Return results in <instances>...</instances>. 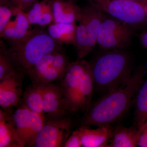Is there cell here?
<instances>
[{
	"label": "cell",
	"instance_id": "cb8c5ba5",
	"mask_svg": "<svg viewBox=\"0 0 147 147\" xmlns=\"http://www.w3.org/2000/svg\"><path fill=\"white\" fill-rule=\"evenodd\" d=\"M15 7L8 0H0V32L12 17Z\"/></svg>",
	"mask_w": 147,
	"mask_h": 147
},
{
	"label": "cell",
	"instance_id": "ffe728a7",
	"mask_svg": "<svg viewBox=\"0 0 147 147\" xmlns=\"http://www.w3.org/2000/svg\"><path fill=\"white\" fill-rule=\"evenodd\" d=\"M43 84L32 82L23 93L20 103L31 111L43 116Z\"/></svg>",
	"mask_w": 147,
	"mask_h": 147
},
{
	"label": "cell",
	"instance_id": "d6986e66",
	"mask_svg": "<svg viewBox=\"0 0 147 147\" xmlns=\"http://www.w3.org/2000/svg\"><path fill=\"white\" fill-rule=\"evenodd\" d=\"M139 135V129L135 125L129 127H116L113 129V137L108 147L138 146Z\"/></svg>",
	"mask_w": 147,
	"mask_h": 147
},
{
	"label": "cell",
	"instance_id": "7402d4cb",
	"mask_svg": "<svg viewBox=\"0 0 147 147\" xmlns=\"http://www.w3.org/2000/svg\"><path fill=\"white\" fill-rule=\"evenodd\" d=\"M76 47L77 60L83 59L90 54L89 50V41L86 26L81 16L76 29Z\"/></svg>",
	"mask_w": 147,
	"mask_h": 147
},
{
	"label": "cell",
	"instance_id": "9a60e30c",
	"mask_svg": "<svg viewBox=\"0 0 147 147\" xmlns=\"http://www.w3.org/2000/svg\"><path fill=\"white\" fill-rule=\"evenodd\" d=\"M53 8L55 23L72 24L81 19L82 8L72 0H53Z\"/></svg>",
	"mask_w": 147,
	"mask_h": 147
},
{
	"label": "cell",
	"instance_id": "4316f807",
	"mask_svg": "<svg viewBox=\"0 0 147 147\" xmlns=\"http://www.w3.org/2000/svg\"><path fill=\"white\" fill-rule=\"evenodd\" d=\"M139 129L140 135L138 146L147 147V121Z\"/></svg>",
	"mask_w": 147,
	"mask_h": 147
},
{
	"label": "cell",
	"instance_id": "484cf974",
	"mask_svg": "<svg viewBox=\"0 0 147 147\" xmlns=\"http://www.w3.org/2000/svg\"><path fill=\"white\" fill-rule=\"evenodd\" d=\"M82 146V140L78 129L74 131L65 144L64 147H81Z\"/></svg>",
	"mask_w": 147,
	"mask_h": 147
},
{
	"label": "cell",
	"instance_id": "603a6c76",
	"mask_svg": "<svg viewBox=\"0 0 147 147\" xmlns=\"http://www.w3.org/2000/svg\"><path fill=\"white\" fill-rule=\"evenodd\" d=\"M0 49V81L17 74L22 73L9 57L5 51V45L1 41Z\"/></svg>",
	"mask_w": 147,
	"mask_h": 147
},
{
	"label": "cell",
	"instance_id": "2e32d148",
	"mask_svg": "<svg viewBox=\"0 0 147 147\" xmlns=\"http://www.w3.org/2000/svg\"><path fill=\"white\" fill-rule=\"evenodd\" d=\"M53 0L38 1L27 12L26 15L31 25L43 27L54 22Z\"/></svg>",
	"mask_w": 147,
	"mask_h": 147
},
{
	"label": "cell",
	"instance_id": "4fadbf2b",
	"mask_svg": "<svg viewBox=\"0 0 147 147\" xmlns=\"http://www.w3.org/2000/svg\"><path fill=\"white\" fill-rule=\"evenodd\" d=\"M105 14L100 9L91 3L82 8V18L86 26L90 53L96 45L98 34Z\"/></svg>",
	"mask_w": 147,
	"mask_h": 147
},
{
	"label": "cell",
	"instance_id": "5bb4252c",
	"mask_svg": "<svg viewBox=\"0 0 147 147\" xmlns=\"http://www.w3.org/2000/svg\"><path fill=\"white\" fill-rule=\"evenodd\" d=\"M113 127L111 125L98 127L95 129L82 126L78 129L82 147H108L113 137Z\"/></svg>",
	"mask_w": 147,
	"mask_h": 147
},
{
	"label": "cell",
	"instance_id": "30bf717a",
	"mask_svg": "<svg viewBox=\"0 0 147 147\" xmlns=\"http://www.w3.org/2000/svg\"><path fill=\"white\" fill-rule=\"evenodd\" d=\"M43 115L45 119L57 118L69 115L60 85L43 84Z\"/></svg>",
	"mask_w": 147,
	"mask_h": 147
},
{
	"label": "cell",
	"instance_id": "3957f363",
	"mask_svg": "<svg viewBox=\"0 0 147 147\" xmlns=\"http://www.w3.org/2000/svg\"><path fill=\"white\" fill-rule=\"evenodd\" d=\"M60 85L69 114L86 111L94 90L89 62L83 59L70 63Z\"/></svg>",
	"mask_w": 147,
	"mask_h": 147
},
{
	"label": "cell",
	"instance_id": "ba28073f",
	"mask_svg": "<svg viewBox=\"0 0 147 147\" xmlns=\"http://www.w3.org/2000/svg\"><path fill=\"white\" fill-rule=\"evenodd\" d=\"M23 147H31L45 123L44 116L32 112L21 104L9 111Z\"/></svg>",
	"mask_w": 147,
	"mask_h": 147
},
{
	"label": "cell",
	"instance_id": "f546056e",
	"mask_svg": "<svg viewBox=\"0 0 147 147\" xmlns=\"http://www.w3.org/2000/svg\"><path fill=\"white\" fill-rule=\"evenodd\" d=\"M130 1H134L137 2L141 3L143 2L144 0H130Z\"/></svg>",
	"mask_w": 147,
	"mask_h": 147
},
{
	"label": "cell",
	"instance_id": "7c38bea8",
	"mask_svg": "<svg viewBox=\"0 0 147 147\" xmlns=\"http://www.w3.org/2000/svg\"><path fill=\"white\" fill-rule=\"evenodd\" d=\"M13 16L14 18L12 15L2 32H0L1 38L8 41L9 45L21 41L32 30L30 29L31 24L24 11L15 7Z\"/></svg>",
	"mask_w": 147,
	"mask_h": 147
},
{
	"label": "cell",
	"instance_id": "277c9868",
	"mask_svg": "<svg viewBox=\"0 0 147 147\" xmlns=\"http://www.w3.org/2000/svg\"><path fill=\"white\" fill-rule=\"evenodd\" d=\"M62 46L50 36L47 31L42 28H36L21 41L5 49L18 70L26 74L46 55L63 51Z\"/></svg>",
	"mask_w": 147,
	"mask_h": 147
},
{
	"label": "cell",
	"instance_id": "f1b7e54d",
	"mask_svg": "<svg viewBox=\"0 0 147 147\" xmlns=\"http://www.w3.org/2000/svg\"><path fill=\"white\" fill-rule=\"evenodd\" d=\"M143 5L144 7V9L145 13H146V16L147 18V0H145L143 2L141 3Z\"/></svg>",
	"mask_w": 147,
	"mask_h": 147
},
{
	"label": "cell",
	"instance_id": "5b68a950",
	"mask_svg": "<svg viewBox=\"0 0 147 147\" xmlns=\"http://www.w3.org/2000/svg\"><path fill=\"white\" fill-rule=\"evenodd\" d=\"M90 3L134 29L147 26L146 16L142 3L130 0H90Z\"/></svg>",
	"mask_w": 147,
	"mask_h": 147
},
{
	"label": "cell",
	"instance_id": "9c48e42d",
	"mask_svg": "<svg viewBox=\"0 0 147 147\" xmlns=\"http://www.w3.org/2000/svg\"><path fill=\"white\" fill-rule=\"evenodd\" d=\"M72 123L68 115L45 120L31 147H64L71 133Z\"/></svg>",
	"mask_w": 147,
	"mask_h": 147
},
{
	"label": "cell",
	"instance_id": "6da1fadb",
	"mask_svg": "<svg viewBox=\"0 0 147 147\" xmlns=\"http://www.w3.org/2000/svg\"><path fill=\"white\" fill-rule=\"evenodd\" d=\"M146 67H137L129 79L117 88L92 102L85 111L82 126L111 125L121 119L133 103L144 82Z\"/></svg>",
	"mask_w": 147,
	"mask_h": 147
},
{
	"label": "cell",
	"instance_id": "8fae6325",
	"mask_svg": "<svg viewBox=\"0 0 147 147\" xmlns=\"http://www.w3.org/2000/svg\"><path fill=\"white\" fill-rule=\"evenodd\" d=\"M20 73L0 81V106L9 112L21 103L22 95V78Z\"/></svg>",
	"mask_w": 147,
	"mask_h": 147
},
{
	"label": "cell",
	"instance_id": "8992f818",
	"mask_svg": "<svg viewBox=\"0 0 147 147\" xmlns=\"http://www.w3.org/2000/svg\"><path fill=\"white\" fill-rule=\"evenodd\" d=\"M134 29L105 13L98 31L96 45L102 50H127L131 45Z\"/></svg>",
	"mask_w": 147,
	"mask_h": 147
},
{
	"label": "cell",
	"instance_id": "7a4b0ae2",
	"mask_svg": "<svg viewBox=\"0 0 147 147\" xmlns=\"http://www.w3.org/2000/svg\"><path fill=\"white\" fill-rule=\"evenodd\" d=\"M89 62L96 91L104 95L117 88L132 74L133 57L126 50H102Z\"/></svg>",
	"mask_w": 147,
	"mask_h": 147
},
{
	"label": "cell",
	"instance_id": "ac0fdd59",
	"mask_svg": "<svg viewBox=\"0 0 147 147\" xmlns=\"http://www.w3.org/2000/svg\"><path fill=\"white\" fill-rule=\"evenodd\" d=\"M76 23L63 24L54 22L48 26L47 32L57 43L61 45L76 44Z\"/></svg>",
	"mask_w": 147,
	"mask_h": 147
},
{
	"label": "cell",
	"instance_id": "4dcf8cb0",
	"mask_svg": "<svg viewBox=\"0 0 147 147\" xmlns=\"http://www.w3.org/2000/svg\"><path fill=\"white\" fill-rule=\"evenodd\" d=\"M72 1H74V0H72Z\"/></svg>",
	"mask_w": 147,
	"mask_h": 147
},
{
	"label": "cell",
	"instance_id": "d4e9b609",
	"mask_svg": "<svg viewBox=\"0 0 147 147\" xmlns=\"http://www.w3.org/2000/svg\"><path fill=\"white\" fill-rule=\"evenodd\" d=\"M11 5L27 13L38 0H8Z\"/></svg>",
	"mask_w": 147,
	"mask_h": 147
},
{
	"label": "cell",
	"instance_id": "52a82bcc",
	"mask_svg": "<svg viewBox=\"0 0 147 147\" xmlns=\"http://www.w3.org/2000/svg\"><path fill=\"white\" fill-rule=\"evenodd\" d=\"M70 63L63 51H56L45 56L26 74L33 83H55L63 79Z\"/></svg>",
	"mask_w": 147,
	"mask_h": 147
},
{
	"label": "cell",
	"instance_id": "83f0119b",
	"mask_svg": "<svg viewBox=\"0 0 147 147\" xmlns=\"http://www.w3.org/2000/svg\"><path fill=\"white\" fill-rule=\"evenodd\" d=\"M140 40L142 46L147 51V27L140 34Z\"/></svg>",
	"mask_w": 147,
	"mask_h": 147
},
{
	"label": "cell",
	"instance_id": "e0dca14e",
	"mask_svg": "<svg viewBox=\"0 0 147 147\" xmlns=\"http://www.w3.org/2000/svg\"><path fill=\"white\" fill-rule=\"evenodd\" d=\"M0 147H24L16 132L10 112L0 110Z\"/></svg>",
	"mask_w": 147,
	"mask_h": 147
},
{
	"label": "cell",
	"instance_id": "44dd1931",
	"mask_svg": "<svg viewBox=\"0 0 147 147\" xmlns=\"http://www.w3.org/2000/svg\"><path fill=\"white\" fill-rule=\"evenodd\" d=\"M134 103V125L139 129L147 121V79L139 88Z\"/></svg>",
	"mask_w": 147,
	"mask_h": 147
}]
</instances>
